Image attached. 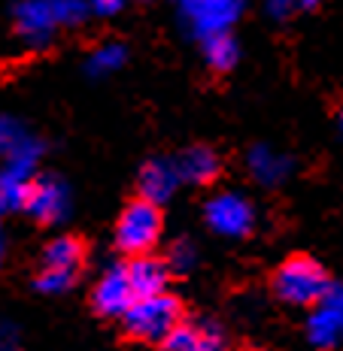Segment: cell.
<instances>
[{"instance_id":"d6986e66","label":"cell","mask_w":343,"mask_h":351,"mask_svg":"<svg viewBox=\"0 0 343 351\" xmlns=\"http://www.w3.org/2000/svg\"><path fill=\"white\" fill-rule=\"evenodd\" d=\"M34 140H36V136L27 134L19 121L0 119V158L12 155V152H19V149H25V145H31Z\"/></svg>"},{"instance_id":"2e32d148","label":"cell","mask_w":343,"mask_h":351,"mask_svg":"<svg viewBox=\"0 0 343 351\" xmlns=\"http://www.w3.org/2000/svg\"><path fill=\"white\" fill-rule=\"evenodd\" d=\"M201 46H203V61H207V67L213 73H231L237 67L240 46L234 36H231V31L207 36V40H201Z\"/></svg>"},{"instance_id":"5b68a950","label":"cell","mask_w":343,"mask_h":351,"mask_svg":"<svg viewBox=\"0 0 343 351\" xmlns=\"http://www.w3.org/2000/svg\"><path fill=\"white\" fill-rule=\"evenodd\" d=\"M177 6L195 40H207L234 27V21L243 16L246 0H177Z\"/></svg>"},{"instance_id":"8fae6325","label":"cell","mask_w":343,"mask_h":351,"mask_svg":"<svg viewBox=\"0 0 343 351\" xmlns=\"http://www.w3.org/2000/svg\"><path fill=\"white\" fill-rule=\"evenodd\" d=\"M246 170L258 185L265 188H280L286 185L295 173V160L283 152L271 149V145H252L250 155H246Z\"/></svg>"},{"instance_id":"277c9868","label":"cell","mask_w":343,"mask_h":351,"mask_svg":"<svg viewBox=\"0 0 343 351\" xmlns=\"http://www.w3.org/2000/svg\"><path fill=\"white\" fill-rule=\"evenodd\" d=\"M203 221H207V228L213 230L216 237L243 239L255 230L258 215H255V206L246 194L219 191V194L210 197L207 206H203Z\"/></svg>"},{"instance_id":"e0dca14e","label":"cell","mask_w":343,"mask_h":351,"mask_svg":"<svg viewBox=\"0 0 343 351\" xmlns=\"http://www.w3.org/2000/svg\"><path fill=\"white\" fill-rule=\"evenodd\" d=\"M125 64V46L122 43H104L100 49H94L89 58V73L91 76H109Z\"/></svg>"},{"instance_id":"6da1fadb","label":"cell","mask_w":343,"mask_h":351,"mask_svg":"<svg viewBox=\"0 0 343 351\" xmlns=\"http://www.w3.org/2000/svg\"><path fill=\"white\" fill-rule=\"evenodd\" d=\"M271 288L280 303L295 306V309H313L328 294L331 279L319 261L307 258V254H295L276 267Z\"/></svg>"},{"instance_id":"ba28073f","label":"cell","mask_w":343,"mask_h":351,"mask_svg":"<svg viewBox=\"0 0 343 351\" xmlns=\"http://www.w3.org/2000/svg\"><path fill=\"white\" fill-rule=\"evenodd\" d=\"M162 346L164 351H228V336L213 318H182Z\"/></svg>"},{"instance_id":"d4e9b609","label":"cell","mask_w":343,"mask_h":351,"mask_svg":"<svg viewBox=\"0 0 343 351\" xmlns=\"http://www.w3.org/2000/svg\"><path fill=\"white\" fill-rule=\"evenodd\" d=\"M12 339H16V330L10 324H0V351H12Z\"/></svg>"},{"instance_id":"7c38bea8","label":"cell","mask_w":343,"mask_h":351,"mask_svg":"<svg viewBox=\"0 0 343 351\" xmlns=\"http://www.w3.org/2000/svg\"><path fill=\"white\" fill-rule=\"evenodd\" d=\"M128 279L134 288V297H152L162 294L170 285V267L162 258H152V254H137L128 263Z\"/></svg>"},{"instance_id":"4316f807","label":"cell","mask_w":343,"mask_h":351,"mask_svg":"<svg viewBox=\"0 0 343 351\" xmlns=\"http://www.w3.org/2000/svg\"><path fill=\"white\" fill-rule=\"evenodd\" d=\"M246 351H271V348H246Z\"/></svg>"},{"instance_id":"4fadbf2b","label":"cell","mask_w":343,"mask_h":351,"mask_svg":"<svg viewBox=\"0 0 343 351\" xmlns=\"http://www.w3.org/2000/svg\"><path fill=\"white\" fill-rule=\"evenodd\" d=\"M179 179L186 185H213L222 173V160L210 145H192L177 158Z\"/></svg>"},{"instance_id":"7402d4cb","label":"cell","mask_w":343,"mask_h":351,"mask_svg":"<svg viewBox=\"0 0 343 351\" xmlns=\"http://www.w3.org/2000/svg\"><path fill=\"white\" fill-rule=\"evenodd\" d=\"M298 12H304L301 0H267V16L274 21H289V19H295Z\"/></svg>"},{"instance_id":"83f0119b","label":"cell","mask_w":343,"mask_h":351,"mask_svg":"<svg viewBox=\"0 0 343 351\" xmlns=\"http://www.w3.org/2000/svg\"><path fill=\"white\" fill-rule=\"evenodd\" d=\"M340 130H343V109H340Z\"/></svg>"},{"instance_id":"8992f818","label":"cell","mask_w":343,"mask_h":351,"mask_svg":"<svg viewBox=\"0 0 343 351\" xmlns=\"http://www.w3.org/2000/svg\"><path fill=\"white\" fill-rule=\"evenodd\" d=\"M134 288L128 279V267L125 263H113L104 269L98 282L91 288V309L100 318H122L134 303Z\"/></svg>"},{"instance_id":"ac0fdd59","label":"cell","mask_w":343,"mask_h":351,"mask_svg":"<svg viewBox=\"0 0 343 351\" xmlns=\"http://www.w3.org/2000/svg\"><path fill=\"white\" fill-rule=\"evenodd\" d=\"M79 276L76 273H67V269H49L43 267L40 276L34 279V288L40 291V294H67V291L76 285Z\"/></svg>"},{"instance_id":"7a4b0ae2","label":"cell","mask_w":343,"mask_h":351,"mask_svg":"<svg viewBox=\"0 0 343 351\" xmlns=\"http://www.w3.org/2000/svg\"><path fill=\"white\" fill-rule=\"evenodd\" d=\"M182 321V303L173 294H152L137 297L131 309L122 315L125 333L137 342H164L167 333Z\"/></svg>"},{"instance_id":"52a82bcc","label":"cell","mask_w":343,"mask_h":351,"mask_svg":"<svg viewBox=\"0 0 343 351\" xmlns=\"http://www.w3.org/2000/svg\"><path fill=\"white\" fill-rule=\"evenodd\" d=\"M70 188L64 185L55 176H40L31 182V191H27L25 212L34 215V221L40 224H58L70 215Z\"/></svg>"},{"instance_id":"cb8c5ba5","label":"cell","mask_w":343,"mask_h":351,"mask_svg":"<svg viewBox=\"0 0 343 351\" xmlns=\"http://www.w3.org/2000/svg\"><path fill=\"white\" fill-rule=\"evenodd\" d=\"M89 3H91V12H98V16H115L125 6V0H89Z\"/></svg>"},{"instance_id":"603a6c76","label":"cell","mask_w":343,"mask_h":351,"mask_svg":"<svg viewBox=\"0 0 343 351\" xmlns=\"http://www.w3.org/2000/svg\"><path fill=\"white\" fill-rule=\"evenodd\" d=\"M322 303L334 312V315H338V321L343 324V285H331V288H328V294L322 297Z\"/></svg>"},{"instance_id":"5bb4252c","label":"cell","mask_w":343,"mask_h":351,"mask_svg":"<svg viewBox=\"0 0 343 351\" xmlns=\"http://www.w3.org/2000/svg\"><path fill=\"white\" fill-rule=\"evenodd\" d=\"M304 336H307V346L313 351H334L343 342V324L322 300H319L310 309V318H307V324H304Z\"/></svg>"},{"instance_id":"44dd1931","label":"cell","mask_w":343,"mask_h":351,"mask_svg":"<svg viewBox=\"0 0 343 351\" xmlns=\"http://www.w3.org/2000/svg\"><path fill=\"white\" fill-rule=\"evenodd\" d=\"M52 3V10H55V19H58V25H79L85 16L91 12V3L89 0H49Z\"/></svg>"},{"instance_id":"9a60e30c","label":"cell","mask_w":343,"mask_h":351,"mask_svg":"<svg viewBox=\"0 0 343 351\" xmlns=\"http://www.w3.org/2000/svg\"><path fill=\"white\" fill-rule=\"evenodd\" d=\"M85 254H89V245L85 239L73 237V233H64V237L52 239L46 248H43V267L49 269H67V273H76L85 267Z\"/></svg>"},{"instance_id":"3957f363","label":"cell","mask_w":343,"mask_h":351,"mask_svg":"<svg viewBox=\"0 0 343 351\" xmlns=\"http://www.w3.org/2000/svg\"><path fill=\"white\" fill-rule=\"evenodd\" d=\"M162 230H164L162 206L146 200V197H137L122 209L119 221H115V248L122 254H128V258L149 254L162 239Z\"/></svg>"},{"instance_id":"9c48e42d","label":"cell","mask_w":343,"mask_h":351,"mask_svg":"<svg viewBox=\"0 0 343 351\" xmlns=\"http://www.w3.org/2000/svg\"><path fill=\"white\" fill-rule=\"evenodd\" d=\"M182 185L179 179V167H177V158H152L140 167V176H137V191L140 197L152 203H167L177 188Z\"/></svg>"},{"instance_id":"484cf974","label":"cell","mask_w":343,"mask_h":351,"mask_svg":"<svg viewBox=\"0 0 343 351\" xmlns=\"http://www.w3.org/2000/svg\"><path fill=\"white\" fill-rule=\"evenodd\" d=\"M0 263H3V233H0Z\"/></svg>"},{"instance_id":"30bf717a","label":"cell","mask_w":343,"mask_h":351,"mask_svg":"<svg viewBox=\"0 0 343 351\" xmlns=\"http://www.w3.org/2000/svg\"><path fill=\"white\" fill-rule=\"evenodd\" d=\"M58 19L49 0H21L16 10V31L27 46H46L55 36Z\"/></svg>"},{"instance_id":"ffe728a7","label":"cell","mask_w":343,"mask_h":351,"mask_svg":"<svg viewBox=\"0 0 343 351\" xmlns=\"http://www.w3.org/2000/svg\"><path fill=\"white\" fill-rule=\"evenodd\" d=\"M167 267H170V273H192L195 263H198V248H195L192 239H177L170 248H167Z\"/></svg>"}]
</instances>
